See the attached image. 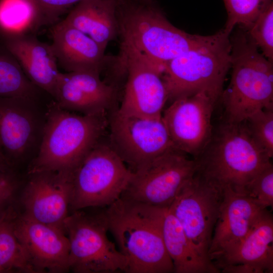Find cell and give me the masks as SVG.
I'll return each mask as SVG.
<instances>
[{"label":"cell","mask_w":273,"mask_h":273,"mask_svg":"<svg viewBox=\"0 0 273 273\" xmlns=\"http://www.w3.org/2000/svg\"><path fill=\"white\" fill-rule=\"evenodd\" d=\"M217 100L205 92L171 102L162 115L174 148L198 157L210 142L211 118Z\"/></svg>","instance_id":"12"},{"label":"cell","mask_w":273,"mask_h":273,"mask_svg":"<svg viewBox=\"0 0 273 273\" xmlns=\"http://www.w3.org/2000/svg\"><path fill=\"white\" fill-rule=\"evenodd\" d=\"M39 89L11 53L3 46L0 47V97L34 100Z\"/></svg>","instance_id":"26"},{"label":"cell","mask_w":273,"mask_h":273,"mask_svg":"<svg viewBox=\"0 0 273 273\" xmlns=\"http://www.w3.org/2000/svg\"><path fill=\"white\" fill-rule=\"evenodd\" d=\"M231 34L224 29L210 41L178 55L164 66L162 77L168 100L205 92L217 101L231 69Z\"/></svg>","instance_id":"6"},{"label":"cell","mask_w":273,"mask_h":273,"mask_svg":"<svg viewBox=\"0 0 273 273\" xmlns=\"http://www.w3.org/2000/svg\"><path fill=\"white\" fill-rule=\"evenodd\" d=\"M73 175L55 171L28 174L19 197V210L38 222L65 232L64 221L70 213Z\"/></svg>","instance_id":"13"},{"label":"cell","mask_w":273,"mask_h":273,"mask_svg":"<svg viewBox=\"0 0 273 273\" xmlns=\"http://www.w3.org/2000/svg\"><path fill=\"white\" fill-rule=\"evenodd\" d=\"M228 18L223 28L231 34L237 25L247 30L272 0H223Z\"/></svg>","instance_id":"27"},{"label":"cell","mask_w":273,"mask_h":273,"mask_svg":"<svg viewBox=\"0 0 273 273\" xmlns=\"http://www.w3.org/2000/svg\"><path fill=\"white\" fill-rule=\"evenodd\" d=\"M165 208L121 197L106 208L109 232L127 260L126 273L174 272L163 237Z\"/></svg>","instance_id":"1"},{"label":"cell","mask_w":273,"mask_h":273,"mask_svg":"<svg viewBox=\"0 0 273 273\" xmlns=\"http://www.w3.org/2000/svg\"><path fill=\"white\" fill-rule=\"evenodd\" d=\"M119 1L81 0L63 21L106 49L119 34Z\"/></svg>","instance_id":"22"},{"label":"cell","mask_w":273,"mask_h":273,"mask_svg":"<svg viewBox=\"0 0 273 273\" xmlns=\"http://www.w3.org/2000/svg\"><path fill=\"white\" fill-rule=\"evenodd\" d=\"M13 168L0 152V170L6 171Z\"/></svg>","instance_id":"33"},{"label":"cell","mask_w":273,"mask_h":273,"mask_svg":"<svg viewBox=\"0 0 273 273\" xmlns=\"http://www.w3.org/2000/svg\"><path fill=\"white\" fill-rule=\"evenodd\" d=\"M106 208L71 212L64 228L69 244V270L75 273L127 272L125 256L108 238Z\"/></svg>","instance_id":"7"},{"label":"cell","mask_w":273,"mask_h":273,"mask_svg":"<svg viewBox=\"0 0 273 273\" xmlns=\"http://www.w3.org/2000/svg\"><path fill=\"white\" fill-rule=\"evenodd\" d=\"M196 172L222 193L243 194L246 186L271 158L255 142L245 121H225L194 159Z\"/></svg>","instance_id":"4"},{"label":"cell","mask_w":273,"mask_h":273,"mask_svg":"<svg viewBox=\"0 0 273 273\" xmlns=\"http://www.w3.org/2000/svg\"><path fill=\"white\" fill-rule=\"evenodd\" d=\"M51 46L57 62L68 72L101 74L106 60L104 48L89 36L63 21L52 28Z\"/></svg>","instance_id":"20"},{"label":"cell","mask_w":273,"mask_h":273,"mask_svg":"<svg viewBox=\"0 0 273 273\" xmlns=\"http://www.w3.org/2000/svg\"><path fill=\"white\" fill-rule=\"evenodd\" d=\"M244 195L263 209L273 205V166L271 163L260 171L246 186Z\"/></svg>","instance_id":"30"},{"label":"cell","mask_w":273,"mask_h":273,"mask_svg":"<svg viewBox=\"0 0 273 273\" xmlns=\"http://www.w3.org/2000/svg\"><path fill=\"white\" fill-rule=\"evenodd\" d=\"M265 209L245 195L231 190L223 192L208 252L213 264L241 242Z\"/></svg>","instance_id":"16"},{"label":"cell","mask_w":273,"mask_h":273,"mask_svg":"<svg viewBox=\"0 0 273 273\" xmlns=\"http://www.w3.org/2000/svg\"><path fill=\"white\" fill-rule=\"evenodd\" d=\"M19 63L26 76L39 89L54 97L61 72L51 44L34 35L2 41Z\"/></svg>","instance_id":"21"},{"label":"cell","mask_w":273,"mask_h":273,"mask_svg":"<svg viewBox=\"0 0 273 273\" xmlns=\"http://www.w3.org/2000/svg\"><path fill=\"white\" fill-rule=\"evenodd\" d=\"M18 207L0 217V273H34L14 230Z\"/></svg>","instance_id":"25"},{"label":"cell","mask_w":273,"mask_h":273,"mask_svg":"<svg viewBox=\"0 0 273 273\" xmlns=\"http://www.w3.org/2000/svg\"><path fill=\"white\" fill-rule=\"evenodd\" d=\"M147 1H149V0H147Z\"/></svg>","instance_id":"34"},{"label":"cell","mask_w":273,"mask_h":273,"mask_svg":"<svg viewBox=\"0 0 273 273\" xmlns=\"http://www.w3.org/2000/svg\"><path fill=\"white\" fill-rule=\"evenodd\" d=\"M132 175L109 144L100 141L73 173L70 213L108 207L121 197Z\"/></svg>","instance_id":"8"},{"label":"cell","mask_w":273,"mask_h":273,"mask_svg":"<svg viewBox=\"0 0 273 273\" xmlns=\"http://www.w3.org/2000/svg\"><path fill=\"white\" fill-rule=\"evenodd\" d=\"M194 159L174 149L132 172L121 198L167 208L197 171Z\"/></svg>","instance_id":"9"},{"label":"cell","mask_w":273,"mask_h":273,"mask_svg":"<svg viewBox=\"0 0 273 273\" xmlns=\"http://www.w3.org/2000/svg\"><path fill=\"white\" fill-rule=\"evenodd\" d=\"M162 232L164 243L175 273H217L215 267L198 255L181 225L168 208L164 212Z\"/></svg>","instance_id":"23"},{"label":"cell","mask_w":273,"mask_h":273,"mask_svg":"<svg viewBox=\"0 0 273 273\" xmlns=\"http://www.w3.org/2000/svg\"><path fill=\"white\" fill-rule=\"evenodd\" d=\"M46 15L49 24L56 22L59 17L71 6L81 0H38Z\"/></svg>","instance_id":"32"},{"label":"cell","mask_w":273,"mask_h":273,"mask_svg":"<svg viewBox=\"0 0 273 273\" xmlns=\"http://www.w3.org/2000/svg\"><path fill=\"white\" fill-rule=\"evenodd\" d=\"M232 75L221 98L225 121H244L256 112L273 108V63L259 52L246 30L230 37Z\"/></svg>","instance_id":"5"},{"label":"cell","mask_w":273,"mask_h":273,"mask_svg":"<svg viewBox=\"0 0 273 273\" xmlns=\"http://www.w3.org/2000/svg\"><path fill=\"white\" fill-rule=\"evenodd\" d=\"M33 100L0 97V152L16 169L35 144L38 124Z\"/></svg>","instance_id":"18"},{"label":"cell","mask_w":273,"mask_h":273,"mask_svg":"<svg viewBox=\"0 0 273 273\" xmlns=\"http://www.w3.org/2000/svg\"><path fill=\"white\" fill-rule=\"evenodd\" d=\"M48 24L38 0H0V38L2 41L34 35L40 27Z\"/></svg>","instance_id":"24"},{"label":"cell","mask_w":273,"mask_h":273,"mask_svg":"<svg viewBox=\"0 0 273 273\" xmlns=\"http://www.w3.org/2000/svg\"><path fill=\"white\" fill-rule=\"evenodd\" d=\"M107 126L106 114L78 115L49 106L39 147L27 174L43 171L73 173L101 141Z\"/></svg>","instance_id":"2"},{"label":"cell","mask_w":273,"mask_h":273,"mask_svg":"<svg viewBox=\"0 0 273 273\" xmlns=\"http://www.w3.org/2000/svg\"><path fill=\"white\" fill-rule=\"evenodd\" d=\"M109 128V145L132 172L175 149L162 116L142 117L117 109L111 115Z\"/></svg>","instance_id":"10"},{"label":"cell","mask_w":273,"mask_h":273,"mask_svg":"<svg viewBox=\"0 0 273 273\" xmlns=\"http://www.w3.org/2000/svg\"><path fill=\"white\" fill-rule=\"evenodd\" d=\"M248 35L262 55L273 63V2L258 16L246 30Z\"/></svg>","instance_id":"29"},{"label":"cell","mask_w":273,"mask_h":273,"mask_svg":"<svg viewBox=\"0 0 273 273\" xmlns=\"http://www.w3.org/2000/svg\"><path fill=\"white\" fill-rule=\"evenodd\" d=\"M22 188L16 169L0 170V217L11 208L18 206Z\"/></svg>","instance_id":"31"},{"label":"cell","mask_w":273,"mask_h":273,"mask_svg":"<svg viewBox=\"0 0 273 273\" xmlns=\"http://www.w3.org/2000/svg\"><path fill=\"white\" fill-rule=\"evenodd\" d=\"M120 63L127 73L121 113L146 117L162 116L168 101L161 71L138 54L121 50Z\"/></svg>","instance_id":"14"},{"label":"cell","mask_w":273,"mask_h":273,"mask_svg":"<svg viewBox=\"0 0 273 273\" xmlns=\"http://www.w3.org/2000/svg\"><path fill=\"white\" fill-rule=\"evenodd\" d=\"M14 230L34 273L70 271L69 244L64 232L38 222L19 209L14 219Z\"/></svg>","instance_id":"15"},{"label":"cell","mask_w":273,"mask_h":273,"mask_svg":"<svg viewBox=\"0 0 273 273\" xmlns=\"http://www.w3.org/2000/svg\"><path fill=\"white\" fill-rule=\"evenodd\" d=\"M116 87L100 75L86 72L60 73L54 96L61 108L82 114H106L116 100Z\"/></svg>","instance_id":"17"},{"label":"cell","mask_w":273,"mask_h":273,"mask_svg":"<svg viewBox=\"0 0 273 273\" xmlns=\"http://www.w3.org/2000/svg\"><path fill=\"white\" fill-rule=\"evenodd\" d=\"M219 271L231 273L273 272V218L263 210L241 242L213 263Z\"/></svg>","instance_id":"19"},{"label":"cell","mask_w":273,"mask_h":273,"mask_svg":"<svg viewBox=\"0 0 273 273\" xmlns=\"http://www.w3.org/2000/svg\"><path fill=\"white\" fill-rule=\"evenodd\" d=\"M222 198L221 191L196 172L167 207L198 255L215 267L208 252Z\"/></svg>","instance_id":"11"},{"label":"cell","mask_w":273,"mask_h":273,"mask_svg":"<svg viewBox=\"0 0 273 273\" xmlns=\"http://www.w3.org/2000/svg\"><path fill=\"white\" fill-rule=\"evenodd\" d=\"M244 121L255 142L271 158L273 156V108L260 110Z\"/></svg>","instance_id":"28"},{"label":"cell","mask_w":273,"mask_h":273,"mask_svg":"<svg viewBox=\"0 0 273 273\" xmlns=\"http://www.w3.org/2000/svg\"><path fill=\"white\" fill-rule=\"evenodd\" d=\"M118 18L121 50L144 57L162 74L167 62L215 36L188 33L173 25L156 6L128 0L119 1Z\"/></svg>","instance_id":"3"}]
</instances>
